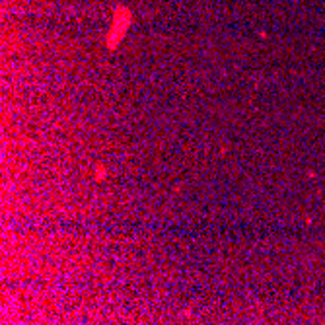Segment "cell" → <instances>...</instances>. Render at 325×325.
Segmentation results:
<instances>
[{
	"mask_svg": "<svg viewBox=\"0 0 325 325\" xmlns=\"http://www.w3.org/2000/svg\"><path fill=\"white\" fill-rule=\"evenodd\" d=\"M105 173H107V171H105V168H103V165H99V168H97V171H96V179H97V181H102Z\"/></svg>",
	"mask_w": 325,
	"mask_h": 325,
	"instance_id": "1",
	"label": "cell"
}]
</instances>
